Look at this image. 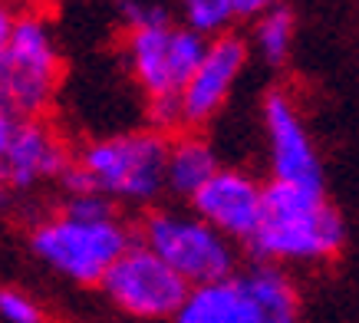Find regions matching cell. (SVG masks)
I'll return each instance as SVG.
<instances>
[{"label": "cell", "instance_id": "cell-6", "mask_svg": "<svg viewBox=\"0 0 359 323\" xmlns=\"http://www.w3.org/2000/svg\"><path fill=\"white\" fill-rule=\"evenodd\" d=\"M132 244L129 228L122 221H73L50 218L33 231V251L76 284H99L106 270Z\"/></svg>", "mask_w": 359, "mask_h": 323}, {"label": "cell", "instance_id": "cell-10", "mask_svg": "<svg viewBox=\"0 0 359 323\" xmlns=\"http://www.w3.org/2000/svg\"><path fill=\"white\" fill-rule=\"evenodd\" d=\"M261 202H264V188L257 178L238 172V169H218L195 195H191V205H195L198 221H205L208 228H215L221 237H238L248 241L257 228L261 218Z\"/></svg>", "mask_w": 359, "mask_h": 323}, {"label": "cell", "instance_id": "cell-19", "mask_svg": "<svg viewBox=\"0 0 359 323\" xmlns=\"http://www.w3.org/2000/svg\"><path fill=\"white\" fill-rule=\"evenodd\" d=\"M234 4V17H261L264 11L277 7L280 0H231Z\"/></svg>", "mask_w": 359, "mask_h": 323}, {"label": "cell", "instance_id": "cell-2", "mask_svg": "<svg viewBox=\"0 0 359 323\" xmlns=\"http://www.w3.org/2000/svg\"><path fill=\"white\" fill-rule=\"evenodd\" d=\"M178 323H297V294L280 268H254L191 287Z\"/></svg>", "mask_w": 359, "mask_h": 323}, {"label": "cell", "instance_id": "cell-1", "mask_svg": "<svg viewBox=\"0 0 359 323\" xmlns=\"http://www.w3.org/2000/svg\"><path fill=\"white\" fill-rule=\"evenodd\" d=\"M343 218L323 195L273 182L264 188L261 218L248 248L261 261H320L343 248Z\"/></svg>", "mask_w": 359, "mask_h": 323}, {"label": "cell", "instance_id": "cell-5", "mask_svg": "<svg viewBox=\"0 0 359 323\" xmlns=\"http://www.w3.org/2000/svg\"><path fill=\"white\" fill-rule=\"evenodd\" d=\"M142 244L185 280L188 287H205L234 274V248L228 237L198 218L175 211H155L142 225Z\"/></svg>", "mask_w": 359, "mask_h": 323}, {"label": "cell", "instance_id": "cell-20", "mask_svg": "<svg viewBox=\"0 0 359 323\" xmlns=\"http://www.w3.org/2000/svg\"><path fill=\"white\" fill-rule=\"evenodd\" d=\"M13 20H17V13L7 0H0V56L7 50V40H11V30H13Z\"/></svg>", "mask_w": 359, "mask_h": 323}, {"label": "cell", "instance_id": "cell-17", "mask_svg": "<svg viewBox=\"0 0 359 323\" xmlns=\"http://www.w3.org/2000/svg\"><path fill=\"white\" fill-rule=\"evenodd\" d=\"M63 218H73V221H116V205L106 195H69L63 205Z\"/></svg>", "mask_w": 359, "mask_h": 323}, {"label": "cell", "instance_id": "cell-4", "mask_svg": "<svg viewBox=\"0 0 359 323\" xmlns=\"http://www.w3.org/2000/svg\"><path fill=\"white\" fill-rule=\"evenodd\" d=\"M165 152L168 142L155 129L99 139L79 152L76 165L86 169L99 195L149 202L165 188Z\"/></svg>", "mask_w": 359, "mask_h": 323}, {"label": "cell", "instance_id": "cell-18", "mask_svg": "<svg viewBox=\"0 0 359 323\" xmlns=\"http://www.w3.org/2000/svg\"><path fill=\"white\" fill-rule=\"evenodd\" d=\"M0 317L7 323H43L40 307L17 291H0Z\"/></svg>", "mask_w": 359, "mask_h": 323}, {"label": "cell", "instance_id": "cell-12", "mask_svg": "<svg viewBox=\"0 0 359 323\" xmlns=\"http://www.w3.org/2000/svg\"><path fill=\"white\" fill-rule=\"evenodd\" d=\"M69 162L73 159L66 145L43 119H23V122H13L11 142L0 162V182L11 192H20L43 178H60Z\"/></svg>", "mask_w": 359, "mask_h": 323}, {"label": "cell", "instance_id": "cell-22", "mask_svg": "<svg viewBox=\"0 0 359 323\" xmlns=\"http://www.w3.org/2000/svg\"><path fill=\"white\" fill-rule=\"evenodd\" d=\"M20 4H27L30 13H36V11H50V7H56L60 0H20Z\"/></svg>", "mask_w": 359, "mask_h": 323}, {"label": "cell", "instance_id": "cell-23", "mask_svg": "<svg viewBox=\"0 0 359 323\" xmlns=\"http://www.w3.org/2000/svg\"><path fill=\"white\" fill-rule=\"evenodd\" d=\"M7 202H11V188H7V185L0 182V211L7 208Z\"/></svg>", "mask_w": 359, "mask_h": 323}, {"label": "cell", "instance_id": "cell-3", "mask_svg": "<svg viewBox=\"0 0 359 323\" xmlns=\"http://www.w3.org/2000/svg\"><path fill=\"white\" fill-rule=\"evenodd\" d=\"M60 50L40 13H17L0 56V109L13 119H40L60 86Z\"/></svg>", "mask_w": 359, "mask_h": 323}, {"label": "cell", "instance_id": "cell-14", "mask_svg": "<svg viewBox=\"0 0 359 323\" xmlns=\"http://www.w3.org/2000/svg\"><path fill=\"white\" fill-rule=\"evenodd\" d=\"M294 44V11L290 7H271L257 17V46L267 63H283V56L290 53Z\"/></svg>", "mask_w": 359, "mask_h": 323}, {"label": "cell", "instance_id": "cell-11", "mask_svg": "<svg viewBox=\"0 0 359 323\" xmlns=\"http://www.w3.org/2000/svg\"><path fill=\"white\" fill-rule=\"evenodd\" d=\"M264 126L271 136L273 182L323 195V169H320V159H316L310 136H306L297 109L290 106V99L271 93L264 103Z\"/></svg>", "mask_w": 359, "mask_h": 323}, {"label": "cell", "instance_id": "cell-21", "mask_svg": "<svg viewBox=\"0 0 359 323\" xmlns=\"http://www.w3.org/2000/svg\"><path fill=\"white\" fill-rule=\"evenodd\" d=\"M11 132H13V119L0 109V162H4V152H7V142H11Z\"/></svg>", "mask_w": 359, "mask_h": 323}, {"label": "cell", "instance_id": "cell-8", "mask_svg": "<svg viewBox=\"0 0 359 323\" xmlns=\"http://www.w3.org/2000/svg\"><path fill=\"white\" fill-rule=\"evenodd\" d=\"M208 40L191 33L188 27H149L129 33V63L135 83L145 89L149 99L182 96L195 66L205 56Z\"/></svg>", "mask_w": 359, "mask_h": 323}, {"label": "cell", "instance_id": "cell-7", "mask_svg": "<svg viewBox=\"0 0 359 323\" xmlns=\"http://www.w3.org/2000/svg\"><path fill=\"white\" fill-rule=\"evenodd\" d=\"M99 284L109 294L112 303H119L126 313L145 317V320L175 317L182 310L188 291H191L185 280L178 277L165 261L155 258L142 241L139 244L132 241Z\"/></svg>", "mask_w": 359, "mask_h": 323}, {"label": "cell", "instance_id": "cell-9", "mask_svg": "<svg viewBox=\"0 0 359 323\" xmlns=\"http://www.w3.org/2000/svg\"><path fill=\"white\" fill-rule=\"evenodd\" d=\"M248 63V44L234 33H221L208 40L205 56L195 66L191 79L182 89V126H205L224 106L231 86L238 83L241 70Z\"/></svg>", "mask_w": 359, "mask_h": 323}, {"label": "cell", "instance_id": "cell-16", "mask_svg": "<svg viewBox=\"0 0 359 323\" xmlns=\"http://www.w3.org/2000/svg\"><path fill=\"white\" fill-rule=\"evenodd\" d=\"M119 13L126 20V27H129V33L172 23V13H168V7L162 0H119Z\"/></svg>", "mask_w": 359, "mask_h": 323}, {"label": "cell", "instance_id": "cell-15", "mask_svg": "<svg viewBox=\"0 0 359 323\" xmlns=\"http://www.w3.org/2000/svg\"><path fill=\"white\" fill-rule=\"evenodd\" d=\"M182 4V17L185 27L205 40H215L228 30V23L234 20V4L231 0H178Z\"/></svg>", "mask_w": 359, "mask_h": 323}, {"label": "cell", "instance_id": "cell-13", "mask_svg": "<svg viewBox=\"0 0 359 323\" xmlns=\"http://www.w3.org/2000/svg\"><path fill=\"white\" fill-rule=\"evenodd\" d=\"M218 172V155L198 136H182L165 152V185L175 195H191Z\"/></svg>", "mask_w": 359, "mask_h": 323}]
</instances>
